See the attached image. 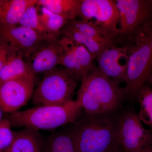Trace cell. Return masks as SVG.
<instances>
[{
	"instance_id": "1",
	"label": "cell",
	"mask_w": 152,
	"mask_h": 152,
	"mask_svg": "<svg viewBox=\"0 0 152 152\" xmlns=\"http://www.w3.org/2000/svg\"><path fill=\"white\" fill-rule=\"evenodd\" d=\"M119 110L102 114L83 110L75 121L71 124L77 152H116Z\"/></svg>"
},
{
	"instance_id": "2",
	"label": "cell",
	"mask_w": 152,
	"mask_h": 152,
	"mask_svg": "<svg viewBox=\"0 0 152 152\" xmlns=\"http://www.w3.org/2000/svg\"><path fill=\"white\" fill-rule=\"evenodd\" d=\"M124 100L123 88L119 84L96 66L82 78L76 101L85 113L102 114L119 110Z\"/></svg>"
},
{
	"instance_id": "3",
	"label": "cell",
	"mask_w": 152,
	"mask_h": 152,
	"mask_svg": "<svg viewBox=\"0 0 152 152\" xmlns=\"http://www.w3.org/2000/svg\"><path fill=\"white\" fill-rule=\"evenodd\" d=\"M128 38V68L123 90L125 99L132 100L152 74V20Z\"/></svg>"
},
{
	"instance_id": "4",
	"label": "cell",
	"mask_w": 152,
	"mask_h": 152,
	"mask_svg": "<svg viewBox=\"0 0 152 152\" xmlns=\"http://www.w3.org/2000/svg\"><path fill=\"white\" fill-rule=\"evenodd\" d=\"M82 112L80 104L75 100L63 105L37 106L4 118L9 120L12 127L51 130L75 122Z\"/></svg>"
},
{
	"instance_id": "5",
	"label": "cell",
	"mask_w": 152,
	"mask_h": 152,
	"mask_svg": "<svg viewBox=\"0 0 152 152\" xmlns=\"http://www.w3.org/2000/svg\"><path fill=\"white\" fill-rule=\"evenodd\" d=\"M79 78L65 68H54L44 74L34 91L33 104L37 106L63 105L74 101Z\"/></svg>"
},
{
	"instance_id": "6",
	"label": "cell",
	"mask_w": 152,
	"mask_h": 152,
	"mask_svg": "<svg viewBox=\"0 0 152 152\" xmlns=\"http://www.w3.org/2000/svg\"><path fill=\"white\" fill-rule=\"evenodd\" d=\"M116 152H137L152 144V131L145 128L132 108L119 111Z\"/></svg>"
},
{
	"instance_id": "7",
	"label": "cell",
	"mask_w": 152,
	"mask_h": 152,
	"mask_svg": "<svg viewBox=\"0 0 152 152\" xmlns=\"http://www.w3.org/2000/svg\"><path fill=\"white\" fill-rule=\"evenodd\" d=\"M81 20L91 22L107 37H119L120 14L113 0H80Z\"/></svg>"
},
{
	"instance_id": "8",
	"label": "cell",
	"mask_w": 152,
	"mask_h": 152,
	"mask_svg": "<svg viewBox=\"0 0 152 152\" xmlns=\"http://www.w3.org/2000/svg\"><path fill=\"white\" fill-rule=\"evenodd\" d=\"M119 12L118 38H128L152 20V0H115Z\"/></svg>"
},
{
	"instance_id": "9",
	"label": "cell",
	"mask_w": 152,
	"mask_h": 152,
	"mask_svg": "<svg viewBox=\"0 0 152 152\" xmlns=\"http://www.w3.org/2000/svg\"><path fill=\"white\" fill-rule=\"evenodd\" d=\"M35 76L23 77L0 84V109L12 113L27 104L32 98Z\"/></svg>"
},
{
	"instance_id": "10",
	"label": "cell",
	"mask_w": 152,
	"mask_h": 152,
	"mask_svg": "<svg viewBox=\"0 0 152 152\" xmlns=\"http://www.w3.org/2000/svg\"><path fill=\"white\" fill-rule=\"evenodd\" d=\"M60 40L62 50L58 65L63 66L81 80L96 67L94 63L96 59L82 44L65 36Z\"/></svg>"
},
{
	"instance_id": "11",
	"label": "cell",
	"mask_w": 152,
	"mask_h": 152,
	"mask_svg": "<svg viewBox=\"0 0 152 152\" xmlns=\"http://www.w3.org/2000/svg\"><path fill=\"white\" fill-rule=\"evenodd\" d=\"M0 39L20 52L26 59L44 43L53 41L34 30L20 26H0Z\"/></svg>"
},
{
	"instance_id": "12",
	"label": "cell",
	"mask_w": 152,
	"mask_h": 152,
	"mask_svg": "<svg viewBox=\"0 0 152 152\" xmlns=\"http://www.w3.org/2000/svg\"><path fill=\"white\" fill-rule=\"evenodd\" d=\"M127 46L106 47L97 56L99 69L118 83H125L128 64Z\"/></svg>"
},
{
	"instance_id": "13",
	"label": "cell",
	"mask_w": 152,
	"mask_h": 152,
	"mask_svg": "<svg viewBox=\"0 0 152 152\" xmlns=\"http://www.w3.org/2000/svg\"><path fill=\"white\" fill-rule=\"evenodd\" d=\"M62 50L60 39L47 41L26 59V62L34 75L44 74L58 65Z\"/></svg>"
},
{
	"instance_id": "14",
	"label": "cell",
	"mask_w": 152,
	"mask_h": 152,
	"mask_svg": "<svg viewBox=\"0 0 152 152\" xmlns=\"http://www.w3.org/2000/svg\"><path fill=\"white\" fill-rule=\"evenodd\" d=\"M44 141L39 131L24 128L13 131L12 142L5 152H43Z\"/></svg>"
},
{
	"instance_id": "15",
	"label": "cell",
	"mask_w": 152,
	"mask_h": 152,
	"mask_svg": "<svg viewBox=\"0 0 152 152\" xmlns=\"http://www.w3.org/2000/svg\"><path fill=\"white\" fill-rule=\"evenodd\" d=\"M38 0H6L0 8V26H12L18 24L27 9L36 5Z\"/></svg>"
},
{
	"instance_id": "16",
	"label": "cell",
	"mask_w": 152,
	"mask_h": 152,
	"mask_svg": "<svg viewBox=\"0 0 152 152\" xmlns=\"http://www.w3.org/2000/svg\"><path fill=\"white\" fill-rule=\"evenodd\" d=\"M43 152H77L71 124L45 140Z\"/></svg>"
},
{
	"instance_id": "17",
	"label": "cell",
	"mask_w": 152,
	"mask_h": 152,
	"mask_svg": "<svg viewBox=\"0 0 152 152\" xmlns=\"http://www.w3.org/2000/svg\"><path fill=\"white\" fill-rule=\"evenodd\" d=\"M23 55L13 48L6 64L0 72V84L23 77L35 76L30 70Z\"/></svg>"
},
{
	"instance_id": "18",
	"label": "cell",
	"mask_w": 152,
	"mask_h": 152,
	"mask_svg": "<svg viewBox=\"0 0 152 152\" xmlns=\"http://www.w3.org/2000/svg\"><path fill=\"white\" fill-rule=\"evenodd\" d=\"M80 3V0H38L37 6L72 21L79 16Z\"/></svg>"
},
{
	"instance_id": "19",
	"label": "cell",
	"mask_w": 152,
	"mask_h": 152,
	"mask_svg": "<svg viewBox=\"0 0 152 152\" xmlns=\"http://www.w3.org/2000/svg\"><path fill=\"white\" fill-rule=\"evenodd\" d=\"M39 8L37 5L28 8L18 25L30 28L50 39L53 40L59 39V37L49 31L40 21L38 11Z\"/></svg>"
},
{
	"instance_id": "20",
	"label": "cell",
	"mask_w": 152,
	"mask_h": 152,
	"mask_svg": "<svg viewBox=\"0 0 152 152\" xmlns=\"http://www.w3.org/2000/svg\"><path fill=\"white\" fill-rule=\"evenodd\" d=\"M61 34L72 39L82 44L96 59L97 56L106 48L81 32L72 27L67 23L61 30Z\"/></svg>"
},
{
	"instance_id": "21",
	"label": "cell",
	"mask_w": 152,
	"mask_h": 152,
	"mask_svg": "<svg viewBox=\"0 0 152 152\" xmlns=\"http://www.w3.org/2000/svg\"><path fill=\"white\" fill-rule=\"evenodd\" d=\"M140 110L138 115L142 122L152 128V88L146 83L138 93Z\"/></svg>"
},
{
	"instance_id": "22",
	"label": "cell",
	"mask_w": 152,
	"mask_h": 152,
	"mask_svg": "<svg viewBox=\"0 0 152 152\" xmlns=\"http://www.w3.org/2000/svg\"><path fill=\"white\" fill-rule=\"evenodd\" d=\"M68 23L72 27L86 35L104 48L115 43V40L104 36L99 29L91 22L75 20L70 21Z\"/></svg>"
},
{
	"instance_id": "23",
	"label": "cell",
	"mask_w": 152,
	"mask_h": 152,
	"mask_svg": "<svg viewBox=\"0 0 152 152\" xmlns=\"http://www.w3.org/2000/svg\"><path fill=\"white\" fill-rule=\"evenodd\" d=\"M42 23L52 34L59 37L61 30L70 21L42 7L41 14L39 15Z\"/></svg>"
},
{
	"instance_id": "24",
	"label": "cell",
	"mask_w": 152,
	"mask_h": 152,
	"mask_svg": "<svg viewBox=\"0 0 152 152\" xmlns=\"http://www.w3.org/2000/svg\"><path fill=\"white\" fill-rule=\"evenodd\" d=\"M9 120L4 118L0 121V152H5L13 139V131Z\"/></svg>"
},
{
	"instance_id": "25",
	"label": "cell",
	"mask_w": 152,
	"mask_h": 152,
	"mask_svg": "<svg viewBox=\"0 0 152 152\" xmlns=\"http://www.w3.org/2000/svg\"><path fill=\"white\" fill-rule=\"evenodd\" d=\"M13 48L7 42L0 39V72L8 59Z\"/></svg>"
},
{
	"instance_id": "26",
	"label": "cell",
	"mask_w": 152,
	"mask_h": 152,
	"mask_svg": "<svg viewBox=\"0 0 152 152\" xmlns=\"http://www.w3.org/2000/svg\"><path fill=\"white\" fill-rule=\"evenodd\" d=\"M137 152H152V144Z\"/></svg>"
},
{
	"instance_id": "27",
	"label": "cell",
	"mask_w": 152,
	"mask_h": 152,
	"mask_svg": "<svg viewBox=\"0 0 152 152\" xmlns=\"http://www.w3.org/2000/svg\"><path fill=\"white\" fill-rule=\"evenodd\" d=\"M146 83H148V84L152 88V74H151V75L149 76L148 77V79H147Z\"/></svg>"
},
{
	"instance_id": "28",
	"label": "cell",
	"mask_w": 152,
	"mask_h": 152,
	"mask_svg": "<svg viewBox=\"0 0 152 152\" xmlns=\"http://www.w3.org/2000/svg\"><path fill=\"white\" fill-rule=\"evenodd\" d=\"M4 112L0 109V121L3 118H4Z\"/></svg>"
}]
</instances>
